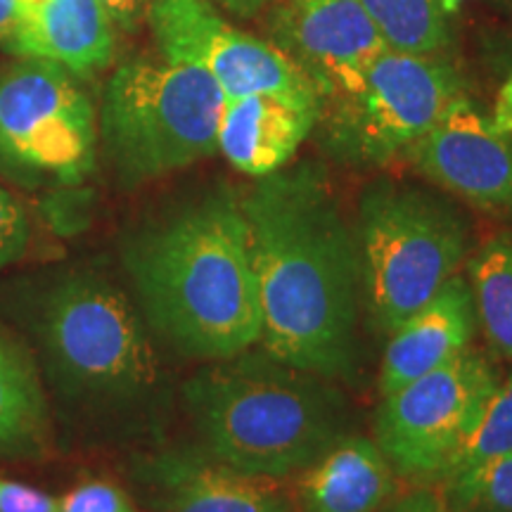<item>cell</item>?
Segmentation results:
<instances>
[{
	"label": "cell",
	"instance_id": "6da1fadb",
	"mask_svg": "<svg viewBox=\"0 0 512 512\" xmlns=\"http://www.w3.org/2000/svg\"><path fill=\"white\" fill-rule=\"evenodd\" d=\"M261 344L323 380L356 366L361 254L316 164L261 176L242 197Z\"/></svg>",
	"mask_w": 512,
	"mask_h": 512
},
{
	"label": "cell",
	"instance_id": "7a4b0ae2",
	"mask_svg": "<svg viewBox=\"0 0 512 512\" xmlns=\"http://www.w3.org/2000/svg\"><path fill=\"white\" fill-rule=\"evenodd\" d=\"M145 320L181 354L223 361L261 342L259 287L242 197L211 192L124 252Z\"/></svg>",
	"mask_w": 512,
	"mask_h": 512
},
{
	"label": "cell",
	"instance_id": "3957f363",
	"mask_svg": "<svg viewBox=\"0 0 512 512\" xmlns=\"http://www.w3.org/2000/svg\"><path fill=\"white\" fill-rule=\"evenodd\" d=\"M207 453L247 475H299L344 434V403L323 377L271 354L214 361L185 387Z\"/></svg>",
	"mask_w": 512,
	"mask_h": 512
},
{
	"label": "cell",
	"instance_id": "277c9868",
	"mask_svg": "<svg viewBox=\"0 0 512 512\" xmlns=\"http://www.w3.org/2000/svg\"><path fill=\"white\" fill-rule=\"evenodd\" d=\"M226 95L197 64L128 62L105 88L100 136L128 183L171 174L219 150Z\"/></svg>",
	"mask_w": 512,
	"mask_h": 512
},
{
	"label": "cell",
	"instance_id": "5b68a950",
	"mask_svg": "<svg viewBox=\"0 0 512 512\" xmlns=\"http://www.w3.org/2000/svg\"><path fill=\"white\" fill-rule=\"evenodd\" d=\"M356 242L370 313L389 335L456 275L467 228L451 204L430 192L382 181L363 192Z\"/></svg>",
	"mask_w": 512,
	"mask_h": 512
},
{
	"label": "cell",
	"instance_id": "8992f818",
	"mask_svg": "<svg viewBox=\"0 0 512 512\" xmlns=\"http://www.w3.org/2000/svg\"><path fill=\"white\" fill-rule=\"evenodd\" d=\"M41 342L55 387L72 399L133 401L157 384L159 361L143 320L95 275H72L50 292Z\"/></svg>",
	"mask_w": 512,
	"mask_h": 512
},
{
	"label": "cell",
	"instance_id": "52a82bcc",
	"mask_svg": "<svg viewBox=\"0 0 512 512\" xmlns=\"http://www.w3.org/2000/svg\"><path fill=\"white\" fill-rule=\"evenodd\" d=\"M95 155V112L74 74L41 57L0 69V174L19 185L79 183Z\"/></svg>",
	"mask_w": 512,
	"mask_h": 512
},
{
	"label": "cell",
	"instance_id": "ba28073f",
	"mask_svg": "<svg viewBox=\"0 0 512 512\" xmlns=\"http://www.w3.org/2000/svg\"><path fill=\"white\" fill-rule=\"evenodd\" d=\"M456 98L460 76L451 64L387 48L358 88L328 100L325 147L342 162L384 164L425 136Z\"/></svg>",
	"mask_w": 512,
	"mask_h": 512
},
{
	"label": "cell",
	"instance_id": "9c48e42d",
	"mask_svg": "<svg viewBox=\"0 0 512 512\" xmlns=\"http://www.w3.org/2000/svg\"><path fill=\"white\" fill-rule=\"evenodd\" d=\"M498 377L482 354H463L382 396L375 444L399 475L441 479L482 420Z\"/></svg>",
	"mask_w": 512,
	"mask_h": 512
},
{
	"label": "cell",
	"instance_id": "30bf717a",
	"mask_svg": "<svg viewBox=\"0 0 512 512\" xmlns=\"http://www.w3.org/2000/svg\"><path fill=\"white\" fill-rule=\"evenodd\" d=\"M147 19L164 60L202 67L226 100L278 95L323 112V95L292 57L230 27L209 0H150Z\"/></svg>",
	"mask_w": 512,
	"mask_h": 512
},
{
	"label": "cell",
	"instance_id": "8fae6325",
	"mask_svg": "<svg viewBox=\"0 0 512 512\" xmlns=\"http://www.w3.org/2000/svg\"><path fill=\"white\" fill-rule=\"evenodd\" d=\"M406 157L422 176L475 207H512L510 133L463 95L408 147Z\"/></svg>",
	"mask_w": 512,
	"mask_h": 512
},
{
	"label": "cell",
	"instance_id": "7c38bea8",
	"mask_svg": "<svg viewBox=\"0 0 512 512\" xmlns=\"http://www.w3.org/2000/svg\"><path fill=\"white\" fill-rule=\"evenodd\" d=\"M283 53L309 74L325 102L358 88L387 41L358 0H290L278 17Z\"/></svg>",
	"mask_w": 512,
	"mask_h": 512
},
{
	"label": "cell",
	"instance_id": "4fadbf2b",
	"mask_svg": "<svg viewBox=\"0 0 512 512\" xmlns=\"http://www.w3.org/2000/svg\"><path fill=\"white\" fill-rule=\"evenodd\" d=\"M138 475L152 512H299L278 479L247 475L209 453H162Z\"/></svg>",
	"mask_w": 512,
	"mask_h": 512
},
{
	"label": "cell",
	"instance_id": "5bb4252c",
	"mask_svg": "<svg viewBox=\"0 0 512 512\" xmlns=\"http://www.w3.org/2000/svg\"><path fill=\"white\" fill-rule=\"evenodd\" d=\"M477 330V313L470 283L451 275L437 294L389 332L382 358V396L432 373L470 349Z\"/></svg>",
	"mask_w": 512,
	"mask_h": 512
},
{
	"label": "cell",
	"instance_id": "9a60e30c",
	"mask_svg": "<svg viewBox=\"0 0 512 512\" xmlns=\"http://www.w3.org/2000/svg\"><path fill=\"white\" fill-rule=\"evenodd\" d=\"M320 110L278 95H245L223 102L219 150L242 174L261 178L285 169L318 124Z\"/></svg>",
	"mask_w": 512,
	"mask_h": 512
},
{
	"label": "cell",
	"instance_id": "2e32d148",
	"mask_svg": "<svg viewBox=\"0 0 512 512\" xmlns=\"http://www.w3.org/2000/svg\"><path fill=\"white\" fill-rule=\"evenodd\" d=\"M10 53L50 60L74 76L93 74L112 60V19L100 0H29Z\"/></svg>",
	"mask_w": 512,
	"mask_h": 512
},
{
	"label": "cell",
	"instance_id": "e0dca14e",
	"mask_svg": "<svg viewBox=\"0 0 512 512\" xmlns=\"http://www.w3.org/2000/svg\"><path fill=\"white\" fill-rule=\"evenodd\" d=\"M396 494L394 467L375 441L342 437L299 472V512H380Z\"/></svg>",
	"mask_w": 512,
	"mask_h": 512
},
{
	"label": "cell",
	"instance_id": "ac0fdd59",
	"mask_svg": "<svg viewBox=\"0 0 512 512\" xmlns=\"http://www.w3.org/2000/svg\"><path fill=\"white\" fill-rule=\"evenodd\" d=\"M46 432V394L34 363L27 351L0 332V456L38 451Z\"/></svg>",
	"mask_w": 512,
	"mask_h": 512
},
{
	"label": "cell",
	"instance_id": "d6986e66",
	"mask_svg": "<svg viewBox=\"0 0 512 512\" xmlns=\"http://www.w3.org/2000/svg\"><path fill=\"white\" fill-rule=\"evenodd\" d=\"M467 275L477 323L491 347L512 361V233L486 240L472 256Z\"/></svg>",
	"mask_w": 512,
	"mask_h": 512
},
{
	"label": "cell",
	"instance_id": "ffe728a7",
	"mask_svg": "<svg viewBox=\"0 0 512 512\" xmlns=\"http://www.w3.org/2000/svg\"><path fill=\"white\" fill-rule=\"evenodd\" d=\"M380 29L389 48L413 55H434L448 43L439 0H358Z\"/></svg>",
	"mask_w": 512,
	"mask_h": 512
},
{
	"label": "cell",
	"instance_id": "44dd1931",
	"mask_svg": "<svg viewBox=\"0 0 512 512\" xmlns=\"http://www.w3.org/2000/svg\"><path fill=\"white\" fill-rule=\"evenodd\" d=\"M451 512H512V453L439 482Z\"/></svg>",
	"mask_w": 512,
	"mask_h": 512
},
{
	"label": "cell",
	"instance_id": "7402d4cb",
	"mask_svg": "<svg viewBox=\"0 0 512 512\" xmlns=\"http://www.w3.org/2000/svg\"><path fill=\"white\" fill-rule=\"evenodd\" d=\"M505 453H512V375H508V380L498 382L475 432L460 446L441 479L470 470V467L486 463L491 458L505 456Z\"/></svg>",
	"mask_w": 512,
	"mask_h": 512
},
{
	"label": "cell",
	"instance_id": "603a6c76",
	"mask_svg": "<svg viewBox=\"0 0 512 512\" xmlns=\"http://www.w3.org/2000/svg\"><path fill=\"white\" fill-rule=\"evenodd\" d=\"M57 512H138L131 498L117 484L93 479L74 486L57 501Z\"/></svg>",
	"mask_w": 512,
	"mask_h": 512
},
{
	"label": "cell",
	"instance_id": "cb8c5ba5",
	"mask_svg": "<svg viewBox=\"0 0 512 512\" xmlns=\"http://www.w3.org/2000/svg\"><path fill=\"white\" fill-rule=\"evenodd\" d=\"M31 247L27 211L0 185V268L17 264Z\"/></svg>",
	"mask_w": 512,
	"mask_h": 512
},
{
	"label": "cell",
	"instance_id": "d4e9b609",
	"mask_svg": "<svg viewBox=\"0 0 512 512\" xmlns=\"http://www.w3.org/2000/svg\"><path fill=\"white\" fill-rule=\"evenodd\" d=\"M0 512H57V501L46 491L0 477Z\"/></svg>",
	"mask_w": 512,
	"mask_h": 512
},
{
	"label": "cell",
	"instance_id": "484cf974",
	"mask_svg": "<svg viewBox=\"0 0 512 512\" xmlns=\"http://www.w3.org/2000/svg\"><path fill=\"white\" fill-rule=\"evenodd\" d=\"M380 512H451L437 486H420L399 498H392Z\"/></svg>",
	"mask_w": 512,
	"mask_h": 512
},
{
	"label": "cell",
	"instance_id": "4316f807",
	"mask_svg": "<svg viewBox=\"0 0 512 512\" xmlns=\"http://www.w3.org/2000/svg\"><path fill=\"white\" fill-rule=\"evenodd\" d=\"M100 3L107 17L126 31L136 29L140 19H147V8H150V0H100Z\"/></svg>",
	"mask_w": 512,
	"mask_h": 512
},
{
	"label": "cell",
	"instance_id": "83f0119b",
	"mask_svg": "<svg viewBox=\"0 0 512 512\" xmlns=\"http://www.w3.org/2000/svg\"><path fill=\"white\" fill-rule=\"evenodd\" d=\"M29 0H0V46L10 50L27 19Z\"/></svg>",
	"mask_w": 512,
	"mask_h": 512
},
{
	"label": "cell",
	"instance_id": "f1b7e54d",
	"mask_svg": "<svg viewBox=\"0 0 512 512\" xmlns=\"http://www.w3.org/2000/svg\"><path fill=\"white\" fill-rule=\"evenodd\" d=\"M216 3H221L223 8L235 12V15L254 17V15H259L261 8H264L266 0H216Z\"/></svg>",
	"mask_w": 512,
	"mask_h": 512
},
{
	"label": "cell",
	"instance_id": "f546056e",
	"mask_svg": "<svg viewBox=\"0 0 512 512\" xmlns=\"http://www.w3.org/2000/svg\"><path fill=\"white\" fill-rule=\"evenodd\" d=\"M460 3H463V0H439L441 10L444 12H456L460 8Z\"/></svg>",
	"mask_w": 512,
	"mask_h": 512
}]
</instances>
